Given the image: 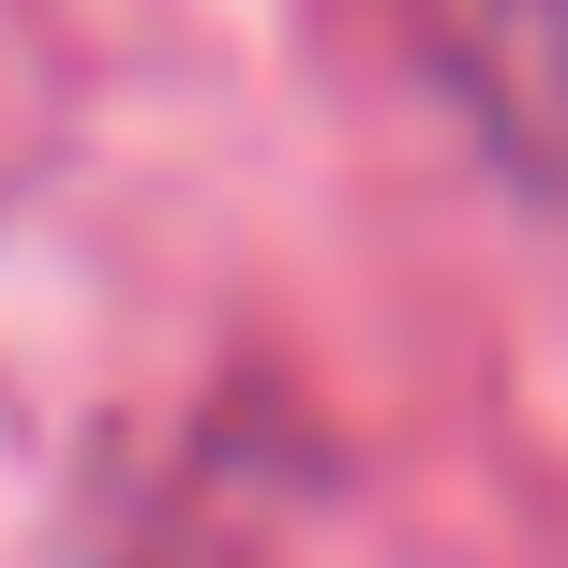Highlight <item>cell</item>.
I'll return each instance as SVG.
<instances>
[{"mask_svg":"<svg viewBox=\"0 0 568 568\" xmlns=\"http://www.w3.org/2000/svg\"><path fill=\"white\" fill-rule=\"evenodd\" d=\"M419 60L464 135L539 210H568V0H419Z\"/></svg>","mask_w":568,"mask_h":568,"instance_id":"1","label":"cell"}]
</instances>
